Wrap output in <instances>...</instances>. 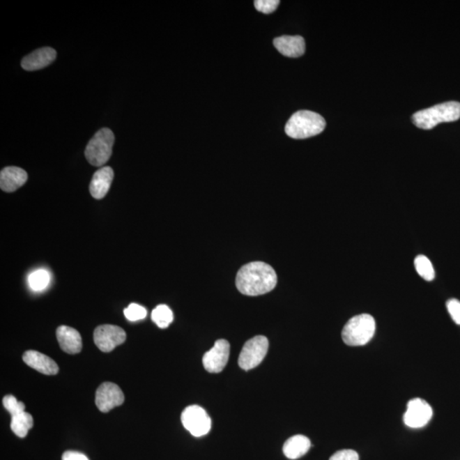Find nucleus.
<instances>
[{"instance_id": "obj_23", "label": "nucleus", "mask_w": 460, "mask_h": 460, "mask_svg": "<svg viewBox=\"0 0 460 460\" xmlns=\"http://www.w3.org/2000/svg\"><path fill=\"white\" fill-rule=\"evenodd\" d=\"M3 404L8 412L10 413L11 417L17 415V414L25 412V405L22 401H18L17 399L11 394L3 397Z\"/></svg>"}, {"instance_id": "obj_1", "label": "nucleus", "mask_w": 460, "mask_h": 460, "mask_svg": "<svg viewBox=\"0 0 460 460\" xmlns=\"http://www.w3.org/2000/svg\"><path fill=\"white\" fill-rule=\"evenodd\" d=\"M236 283L240 293L247 296H259L275 289L277 284V275L270 264L252 262L240 268Z\"/></svg>"}, {"instance_id": "obj_21", "label": "nucleus", "mask_w": 460, "mask_h": 460, "mask_svg": "<svg viewBox=\"0 0 460 460\" xmlns=\"http://www.w3.org/2000/svg\"><path fill=\"white\" fill-rule=\"evenodd\" d=\"M414 266H415L417 274L420 277L427 282H431L435 279V270L433 267L431 260L427 256L419 255L414 260Z\"/></svg>"}, {"instance_id": "obj_8", "label": "nucleus", "mask_w": 460, "mask_h": 460, "mask_svg": "<svg viewBox=\"0 0 460 460\" xmlns=\"http://www.w3.org/2000/svg\"><path fill=\"white\" fill-rule=\"evenodd\" d=\"M126 333L120 327L114 325H99L94 331V342L100 351L109 353L118 345L124 344Z\"/></svg>"}, {"instance_id": "obj_6", "label": "nucleus", "mask_w": 460, "mask_h": 460, "mask_svg": "<svg viewBox=\"0 0 460 460\" xmlns=\"http://www.w3.org/2000/svg\"><path fill=\"white\" fill-rule=\"evenodd\" d=\"M268 348V341L266 337L256 336L249 339L244 344L238 360L240 367L248 371L258 367L266 358Z\"/></svg>"}, {"instance_id": "obj_26", "label": "nucleus", "mask_w": 460, "mask_h": 460, "mask_svg": "<svg viewBox=\"0 0 460 460\" xmlns=\"http://www.w3.org/2000/svg\"><path fill=\"white\" fill-rule=\"evenodd\" d=\"M447 308L452 319L460 325V301L455 298L450 299L447 302Z\"/></svg>"}, {"instance_id": "obj_19", "label": "nucleus", "mask_w": 460, "mask_h": 460, "mask_svg": "<svg viewBox=\"0 0 460 460\" xmlns=\"http://www.w3.org/2000/svg\"><path fill=\"white\" fill-rule=\"evenodd\" d=\"M33 425V417L29 413L23 412L11 417L10 429L21 438H24L28 435Z\"/></svg>"}, {"instance_id": "obj_2", "label": "nucleus", "mask_w": 460, "mask_h": 460, "mask_svg": "<svg viewBox=\"0 0 460 460\" xmlns=\"http://www.w3.org/2000/svg\"><path fill=\"white\" fill-rule=\"evenodd\" d=\"M325 128V121L321 115L312 111L302 110L289 118L285 130L287 136L294 139H306L319 135Z\"/></svg>"}, {"instance_id": "obj_18", "label": "nucleus", "mask_w": 460, "mask_h": 460, "mask_svg": "<svg viewBox=\"0 0 460 460\" xmlns=\"http://www.w3.org/2000/svg\"><path fill=\"white\" fill-rule=\"evenodd\" d=\"M312 443L308 437L302 435H296L290 437L289 440L284 443L283 452L286 458L290 459H297L308 452Z\"/></svg>"}, {"instance_id": "obj_27", "label": "nucleus", "mask_w": 460, "mask_h": 460, "mask_svg": "<svg viewBox=\"0 0 460 460\" xmlns=\"http://www.w3.org/2000/svg\"><path fill=\"white\" fill-rule=\"evenodd\" d=\"M329 460H359L358 452L351 450L337 451Z\"/></svg>"}, {"instance_id": "obj_9", "label": "nucleus", "mask_w": 460, "mask_h": 460, "mask_svg": "<svg viewBox=\"0 0 460 460\" xmlns=\"http://www.w3.org/2000/svg\"><path fill=\"white\" fill-rule=\"evenodd\" d=\"M433 415L431 406L421 398L409 401L404 420L406 427L413 429L424 427Z\"/></svg>"}, {"instance_id": "obj_12", "label": "nucleus", "mask_w": 460, "mask_h": 460, "mask_svg": "<svg viewBox=\"0 0 460 460\" xmlns=\"http://www.w3.org/2000/svg\"><path fill=\"white\" fill-rule=\"evenodd\" d=\"M56 49L52 47H44L36 49L22 61V67L26 71H36L49 66L55 61Z\"/></svg>"}, {"instance_id": "obj_17", "label": "nucleus", "mask_w": 460, "mask_h": 460, "mask_svg": "<svg viewBox=\"0 0 460 460\" xmlns=\"http://www.w3.org/2000/svg\"><path fill=\"white\" fill-rule=\"evenodd\" d=\"M274 45L278 52L287 57H296L304 55L305 41L301 36H282L275 38Z\"/></svg>"}, {"instance_id": "obj_20", "label": "nucleus", "mask_w": 460, "mask_h": 460, "mask_svg": "<svg viewBox=\"0 0 460 460\" xmlns=\"http://www.w3.org/2000/svg\"><path fill=\"white\" fill-rule=\"evenodd\" d=\"M152 320L160 328H167L174 321V313L167 305H160L153 310Z\"/></svg>"}, {"instance_id": "obj_11", "label": "nucleus", "mask_w": 460, "mask_h": 460, "mask_svg": "<svg viewBox=\"0 0 460 460\" xmlns=\"http://www.w3.org/2000/svg\"><path fill=\"white\" fill-rule=\"evenodd\" d=\"M125 396L123 391L115 383L106 382L98 387L95 392V405L100 411L107 413L123 404Z\"/></svg>"}, {"instance_id": "obj_4", "label": "nucleus", "mask_w": 460, "mask_h": 460, "mask_svg": "<svg viewBox=\"0 0 460 460\" xmlns=\"http://www.w3.org/2000/svg\"><path fill=\"white\" fill-rule=\"evenodd\" d=\"M376 331L374 318L368 314L352 317L342 331L344 342L350 346H362L373 339Z\"/></svg>"}, {"instance_id": "obj_16", "label": "nucleus", "mask_w": 460, "mask_h": 460, "mask_svg": "<svg viewBox=\"0 0 460 460\" xmlns=\"http://www.w3.org/2000/svg\"><path fill=\"white\" fill-rule=\"evenodd\" d=\"M114 179V171L110 167H103L95 172L90 184L92 197L101 199L106 197Z\"/></svg>"}, {"instance_id": "obj_14", "label": "nucleus", "mask_w": 460, "mask_h": 460, "mask_svg": "<svg viewBox=\"0 0 460 460\" xmlns=\"http://www.w3.org/2000/svg\"><path fill=\"white\" fill-rule=\"evenodd\" d=\"M56 339L61 350L68 354H78L82 350V339L79 332L68 325H61L56 330Z\"/></svg>"}, {"instance_id": "obj_25", "label": "nucleus", "mask_w": 460, "mask_h": 460, "mask_svg": "<svg viewBox=\"0 0 460 460\" xmlns=\"http://www.w3.org/2000/svg\"><path fill=\"white\" fill-rule=\"evenodd\" d=\"M279 0H256L254 6L256 10L264 14L273 13L279 5Z\"/></svg>"}, {"instance_id": "obj_13", "label": "nucleus", "mask_w": 460, "mask_h": 460, "mask_svg": "<svg viewBox=\"0 0 460 460\" xmlns=\"http://www.w3.org/2000/svg\"><path fill=\"white\" fill-rule=\"evenodd\" d=\"M23 360L33 369L45 375H56L59 371V367L49 356L36 351H29L23 355Z\"/></svg>"}, {"instance_id": "obj_28", "label": "nucleus", "mask_w": 460, "mask_h": 460, "mask_svg": "<svg viewBox=\"0 0 460 460\" xmlns=\"http://www.w3.org/2000/svg\"><path fill=\"white\" fill-rule=\"evenodd\" d=\"M63 460H89V459L82 452L67 451L63 455Z\"/></svg>"}, {"instance_id": "obj_5", "label": "nucleus", "mask_w": 460, "mask_h": 460, "mask_svg": "<svg viewBox=\"0 0 460 460\" xmlns=\"http://www.w3.org/2000/svg\"><path fill=\"white\" fill-rule=\"evenodd\" d=\"M114 135L109 128H102L88 143L84 151L86 158L93 167H102L112 155Z\"/></svg>"}, {"instance_id": "obj_10", "label": "nucleus", "mask_w": 460, "mask_h": 460, "mask_svg": "<svg viewBox=\"0 0 460 460\" xmlns=\"http://www.w3.org/2000/svg\"><path fill=\"white\" fill-rule=\"evenodd\" d=\"M229 352L230 345L227 340H217L214 346L203 358L205 369L210 374L221 373L227 365Z\"/></svg>"}, {"instance_id": "obj_3", "label": "nucleus", "mask_w": 460, "mask_h": 460, "mask_svg": "<svg viewBox=\"0 0 460 460\" xmlns=\"http://www.w3.org/2000/svg\"><path fill=\"white\" fill-rule=\"evenodd\" d=\"M459 118L460 103L458 102L440 103L413 115V124L424 130H431L440 123L457 121Z\"/></svg>"}, {"instance_id": "obj_24", "label": "nucleus", "mask_w": 460, "mask_h": 460, "mask_svg": "<svg viewBox=\"0 0 460 460\" xmlns=\"http://www.w3.org/2000/svg\"><path fill=\"white\" fill-rule=\"evenodd\" d=\"M125 316L130 321L143 320L147 316V309L144 307L137 304H130L124 310Z\"/></svg>"}, {"instance_id": "obj_22", "label": "nucleus", "mask_w": 460, "mask_h": 460, "mask_svg": "<svg viewBox=\"0 0 460 460\" xmlns=\"http://www.w3.org/2000/svg\"><path fill=\"white\" fill-rule=\"evenodd\" d=\"M29 286L33 291H42L49 285L51 277L47 271L38 270L29 275Z\"/></svg>"}, {"instance_id": "obj_7", "label": "nucleus", "mask_w": 460, "mask_h": 460, "mask_svg": "<svg viewBox=\"0 0 460 460\" xmlns=\"http://www.w3.org/2000/svg\"><path fill=\"white\" fill-rule=\"evenodd\" d=\"M181 420L184 428L194 436H203L209 433L212 420L206 410L201 406H187L182 413Z\"/></svg>"}, {"instance_id": "obj_15", "label": "nucleus", "mask_w": 460, "mask_h": 460, "mask_svg": "<svg viewBox=\"0 0 460 460\" xmlns=\"http://www.w3.org/2000/svg\"><path fill=\"white\" fill-rule=\"evenodd\" d=\"M26 180L28 174L20 167H8L0 172V187L7 193L17 190L24 185Z\"/></svg>"}]
</instances>
